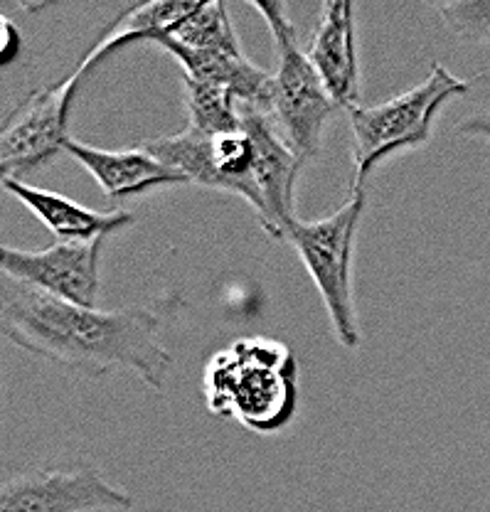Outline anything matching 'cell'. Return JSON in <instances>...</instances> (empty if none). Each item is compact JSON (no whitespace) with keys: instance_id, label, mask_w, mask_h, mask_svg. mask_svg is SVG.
Listing matches in <instances>:
<instances>
[{"instance_id":"15","label":"cell","mask_w":490,"mask_h":512,"mask_svg":"<svg viewBox=\"0 0 490 512\" xmlns=\"http://www.w3.org/2000/svg\"><path fill=\"white\" fill-rule=\"evenodd\" d=\"M451 35L473 45H490V0H451L434 5Z\"/></svg>"},{"instance_id":"3","label":"cell","mask_w":490,"mask_h":512,"mask_svg":"<svg viewBox=\"0 0 490 512\" xmlns=\"http://www.w3.org/2000/svg\"><path fill=\"white\" fill-rule=\"evenodd\" d=\"M468 92L471 82L454 77L444 64L436 62L431 64L429 77L409 92L385 104L348 109L353 128V188H365L367 175L387 158L426 146L444 106Z\"/></svg>"},{"instance_id":"16","label":"cell","mask_w":490,"mask_h":512,"mask_svg":"<svg viewBox=\"0 0 490 512\" xmlns=\"http://www.w3.org/2000/svg\"><path fill=\"white\" fill-rule=\"evenodd\" d=\"M20 52V32L13 20L0 13V67L10 64Z\"/></svg>"},{"instance_id":"5","label":"cell","mask_w":490,"mask_h":512,"mask_svg":"<svg viewBox=\"0 0 490 512\" xmlns=\"http://www.w3.org/2000/svg\"><path fill=\"white\" fill-rule=\"evenodd\" d=\"M362 212L365 188H353L350 200L326 220L303 222L296 217L286 229V242L294 244L326 303L335 338L348 350H358L362 343L353 301V249Z\"/></svg>"},{"instance_id":"4","label":"cell","mask_w":490,"mask_h":512,"mask_svg":"<svg viewBox=\"0 0 490 512\" xmlns=\"http://www.w3.org/2000/svg\"><path fill=\"white\" fill-rule=\"evenodd\" d=\"M269 25L276 47V72L271 74L269 111L274 124L298 158L321 156L323 133L338 106L323 87L306 52L298 47V37L286 5L276 0L249 3Z\"/></svg>"},{"instance_id":"7","label":"cell","mask_w":490,"mask_h":512,"mask_svg":"<svg viewBox=\"0 0 490 512\" xmlns=\"http://www.w3.org/2000/svg\"><path fill=\"white\" fill-rule=\"evenodd\" d=\"M104 242H55L37 252L0 244V271L37 293L74 306L97 308Z\"/></svg>"},{"instance_id":"1","label":"cell","mask_w":490,"mask_h":512,"mask_svg":"<svg viewBox=\"0 0 490 512\" xmlns=\"http://www.w3.org/2000/svg\"><path fill=\"white\" fill-rule=\"evenodd\" d=\"M178 298H158L119 311L82 308L20 286L0 301V333L18 348L89 377L131 370L153 392H163L173 355L161 333L178 311Z\"/></svg>"},{"instance_id":"18","label":"cell","mask_w":490,"mask_h":512,"mask_svg":"<svg viewBox=\"0 0 490 512\" xmlns=\"http://www.w3.org/2000/svg\"><path fill=\"white\" fill-rule=\"evenodd\" d=\"M473 84L490 87V69H486V72H481V74H476V77H473Z\"/></svg>"},{"instance_id":"12","label":"cell","mask_w":490,"mask_h":512,"mask_svg":"<svg viewBox=\"0 0 490 512\" xmlns=\"http://www.w3.org/2000/svg\"><path fill=\"white\" fill-rule=\"evenodd\" d=\"M5 190L18 197L30 212L50 229L57 242H92V239H109L114 232L131 227L136 222L129 210L97 212L79 202L69 200L60 192L42 190L23 183V178L0 180Z\"/></svg>"},{"instance_id":"13","label":"cell","mask_w":490,"mask_h":512,"mask_svg":"<svg viewBox=\"0 0 490 512\" xmlns=\"http://www.w3.org/2000/svg\"><path fill=\"white\" fill-rule=\"evenodd\" d=\"M156 40H170L188 50H217V52H242L239 37L229 20L227 5L220 0H202L195 5L193 13L173 25L165 35L153 37Z\"/></svg>"},{"instance_id":"2","label":"cell","mask_w":490,"mask_h":512,"mask_svg":"<svg viewBox=\"0 0 490 512\" xmlns=\"http://www.w3.org/2000/svg\"><path fill=\"white\" fill-rule=\"evenodd\" d=\"M202 387L217 416L237 419L257 434H274L296 416L298 362L284 343L244 338L210 357Z\"/></svg>"},{"instance_id":"14","label":"cell","mask_w":490,"mask_h":512,"mask_svg":"<svg viewBox=\"0 0 490 512\" xmlns=\"http://www.w3.org/2000/svg\"><path fill=\"white\" fill-rule=\"evenodd\" d=\"M185 94H188L190 114L188 126L210 133V136L242 128V104L229 89L185 79Z\"/></svg>"},{"instance_id":"9","label":"cell","mask_w":490,"mask_h":512,"mask_svg":"<svg viewBox=\"0 0 490 512\" xmlns=\"http://www.w3.org/2000/svg\"><path fill=\"white\" fill-rule=\"evenodd\" d=\"M242 128L252 141V173L262 197L259 224L271 239L286 242V229L296 220V180L306 160L298 158L264 106L242 104Z\"/></svg>"},{"instance_id":"8","label":"cell","mask_w":490,"mask_h":512,"mask_svg":"<svg viewBox=\"0 0 490 512\" xmlns=\"http://www.w3.org/2000/svg\"><path fill=\"white\" fill-rule=\"evenodd\" d=\"M133 495L109 483L97 468H50L0 483V512L131 510Z\"/></svg>"},{"instance_id":"17","label":"cell","mask_w":490,"mask_h":512,"mask_svg":"<svg viewBox=\"0 0 490 512\" xmlns=\"http://www.w3.org/2000/svg\"><path fill=\"white\" fill-rule=\"evenodd\" d=\"M458 133L466 138H481V141L490 143V111H481V114L468 116L466 121L458 124Z\"/></svg>"},{"instance_id":"6","label":"cell","mask_w":490,"mask_h":512,"mask_svg":"<svg viewBox=\"0 0 490 512\" xmlns=\"http://www.w3.org/2000/svg\"><path fill=\"white\" fill-rule=\"evenodd\" d=\"M84 74L74 69L65 82L25 96L0 126V180L20 178L65 151L67 116L74 89Z\"/></svg>"},{"instance_id":"11","label":"cell","mask_w":490,"mask_h":512,"mask_svg":"<svg viewBox=\"0 0 490 512\" xmlns=\"http://www.w3.org/2000/svg\"><path fill=\"white\" fill-rule=\"evenodd\" d=\"M65 151L97 180L106 197H141L168 185H190L178 170L168 168L143 146L131 151H106L69 138Z\"/></svg>"},{"instance_id":"10","label":"cell","mask_w":490,"mask_h":512,"mask_svg":"<svg viewBox=\"0 0 490 512\" xmlns=\"http://www.w3.org/2000/svg\"><path fill=\"white\" fill-rule=\"evenodd\" d=\"M323 87L338 109H353L360 99V57L355 32V5L350 0H330L306 52Z\"/></svg>"}]
</instances>
